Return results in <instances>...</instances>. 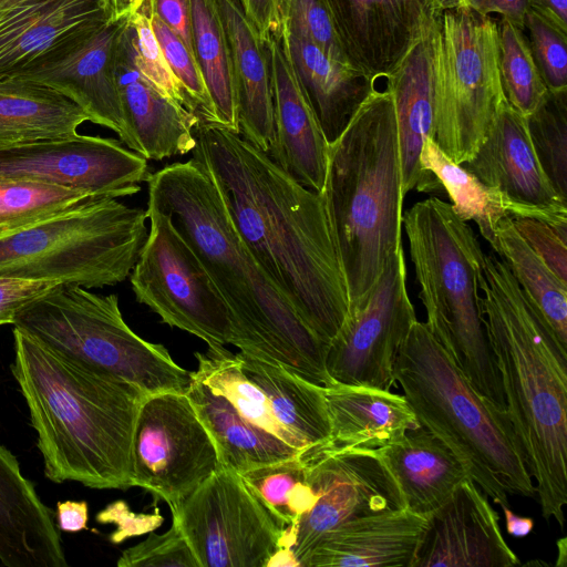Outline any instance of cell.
<instances>
[{"mask_svg":"<svg viewBox=\"0 0 567 567\" xmlns=\"http://www.w3.org/2000/svg\"><path fill=\"white\" fill-rule=\"evenodd\" d=\"M194 135L192 158L213 178L255 260L329 347L349 298L322 193L224 126L199 120Z\"/></svg>","mask_w":567,"mask_h":567,"instance_id":"6da1fadb","label":"cell"},{"mask_svg":"<svg viewBox=\"0 0 567 567\" xmlns=\"http://www.w3.org/2000/svg\"><path fill=\"white\" fill-rule=\"evenodd\" d=\"M147 189V208L169 216L225 299L235 346L316 385H333L326 369L328 344L257 264L209 174L194 158L176 162L151 173Z\"/></svg>","mask_w":567,"mask_h":567,"instance_id":"7a4b0ae2","label":"cell"},{"mask_svg":"<svg viewBox=\"0 0 567 567\" xmlns=\"http://www.w3.org/2000/svg\"><path fill=\"white\" fill-rule=\"evenodd\" d=\"M10 367L53 483L132 487V441L144 392L13 328Z\"/></svg>","mask_w":567,"mask_h":567,"instance_id":"3957f363","label":"cell"},{"mask_svg":"<svg viewBox=\"0 0 567 567\" xmlns=\"http://www.w3.org/2000/svg\"><path fill=\"white\" fill-rule=\"evenodd\" d=\"M480 291L505 409L536 482L542 515L563 528L567 503V349L494 250L485 255Z\"/></svg>","mask_w":567,"mask_h":567,"instance_id":"277c9868","label":"cell"},{"mask_svg":"<svg viewBox=\"0 0 567 567\" xmlns=\"http://www.w3.org/2000/svg\"><path fill=\"white\" fill-rule=\"evenodd\" d=\"M401 185L394 97L375 87L329 144L322 190L349 308L402 246Z\"/></svg>","mask_w":567,"mask_h":567,"instance_id":"5b68a950","label":"cell"},{"mask_svg":"<svg viewBox=\"0 0 567 567\" xmlns=\"http://www.w3.org/2000/svg\"><path fill=\"white\" fill-rule=\"evenodd\" d=\"M394 380L420 425L455 453L493 503L508 506V494L535 497L506 409L474 390L424 322L414 321L402 343Z\"/></svg>","mask_w":567,"mask_h":567,"instance_id":"8992f818","label":"cell"},{"mask_svg":"<svg viewBox=\"0 0 567 567\" xmlns=\"http://www.w3.org/2000/svg\"><path fill=\"white\" fill-rule=\"evenodd\" d=\"M402 225L426 312L425 326L474 390L505 409L480 306L485 254L473 228L437 197L415 203L402 215Z\"/></svg>","mask_w":567,"mask_h":567,"instance_id":"52a82bcc","label":"cell"},{"mask_svg":"<svg viewBox=\"0 0 567 567\" xmlns=\"http://www.w3.org/2000/svg\"><path fill=\"white\" fill-rule=\"evenodd\" d=\"M147 213L116 198L87 200L0 236V277L102 288L124 281L146 239Z\"/></svg>","mask_w":567,"mask_h":567,"instance_id":"ba28073f","label":"cell"},{"mask_svg":"<svg viewBox=\"0 0 567 567\" xmlns=\"http://www.w3.org/2000/svg\"><path fill=\"white\" fill-rule=\"evenodd\" d=\"M44 346L133 384L145 394L185 393L190 371L168 350L137 336L124 321L116 295L59 284L18 312L12 323Z\"/></svg>","mask_w":567,"mask_h":567,"instance_id":"9c48e42d","label":"cell"},{"mask_svg":"<svg viewBox=\"0 0 567 567\" xmlns=\"http://www.w3.org/2000/svg\"><path fill=\"white\" fill-rule=\"evenodd\" d=\"M433 76V141L462 165L486 140L507 102L497 21L467 7L443 10L434 37Z\"/></svg>","mask_w":567,"mask_h":567,"instance_id":"30bf717a","label":"cell"},{"mask_svg":"<svg viewBox=\"0 0 567 567\" xmlns=\"http://www.w3.org/2000/svg\"><path fill=\"white\" fill-rule=\"evenodd\" d=\"M146 213L148 233L130 274L136 300L208 346H235L233 315L207 269L168 215Z\"/></svg>","mask_w":567,"mask_h":567,"instance_id":"8fae6325","label":"cell"},{"mask_svg":"<svg viewBox=\"0 0 567 567\" xmlns=\"http://www.w3.org/2000/svg\"><path fill=\"white\" fill-rule=\"evenodd\" d=\"M171 512L200 567H266L285 530L241 475L225 466Z\"/></svg>","mask_w":567,"mask_h":567,"instance_id":"7c38bea8","label":"cell"},{"mask_svg":"<svg viewBox=\"0 0 567 567\" xmlns=\"http://www.w3.org/2000/svg\"><path fill=\"white\" fill-rule=\"evenodd\" d=\"M220 466L215 443L185 393L145 395L133 432L132 486L174 508Z\"/></svg>","mask_w":567,"mask_h":567,"instance_id":"4fadbf2b","label":"cell"},{"mask_svg":"<svg viewBox=\"0 0 567 567\" xmlns=\"http://www.w3.org/2000/svg\"><path fill=\"white\" fill-rule=\"evenodd\" d=\"M416 320L400 246L367 296L349 308L344 323L329 343V377L334 383L390 390L399 350Z\"/></svg>","mask_w":567,"mask_h":567,"instance_id":"5bb4252c","label":"cell"},{"mask_svg":"<svg viewBox=\"0 0 567 567\" xmlns=\"http://www.w3.org/2000/svg\"><path fill=\"white\" fill-rule=\"evenodd\" d=\"M317 495L313 507L295 526H286L279 547L300 564L327 532L358 517L405 508L401 491L377 450H327L299 453Z\"/></svg>","mask_w":567,"mask_h":567,"instance_id":"9a60e30c","label":"cell"},{"mask_svg":"<svg viewBox=\"0 0 567 567\" xmlns=\"http://www.w3.org/2000/svg\"><path fill=\"white\" fill-rule=\"evenodd\" d=\"M147 159L114 138L72 137L0 148V178H29L84 190L96 198L137 194Z\"/></svg>","mask_w":567,"mask_h":567,"instance_id":"2e32d148","label":"cell"},{"mask_svg":"<svg viewBox=\"0 0 567 567\" xmlns=\"http://www.w3.org/2000/svg\"><path fill=\"white\" fill-rule=\"evenodd\" d=\"M128 18L69 40L13 78L65 95L86 113L90 122L112 130L132 150L114 70L116 41Z\"/></svg>","mask_w":567,"mask_h":567,"instance_id":"e0dca14e","label":"cell"},{"mask_svg":"<svg viewBox=\"0 0 567 567\" xmlns=\"http://www.w3.org/2000/svg\"><path fill=\"white\" fill-rule=\"evenodd\" d=\"M351 68L388 78L439 20L436 0H324Z\"/></svg>","mask_w":567,"mask_h":567,"instance_id":"ac0fdd59","label":"cell"},{"mask_svg":"<svg viewBox=\"0 0 567 567\" xmlns=\"http://www.w3.org/2000/svg\"><path fill=\"white\" fill-rule=\"evenodd\" d=\"M520 565L505 542L499 515L471 480L430 514L412 567H512Z\"/></svg>","mask_w":567,"mask_h":567,"instance_id":"d6986e66","label":"cell"},{"mask_svg":"<svg viewBox=\"0 0 567 567\" xmlns=\"http://www.w3.org/2000/svg\"><path fill=\"white\" fill-rule=\"evenodd\" d=\"M264 41L270 68L275 125V140L267 154L297 182L322 193L329 144L280 32Z\"/></svg>","mask_w":567,"mask_h":567,"instance_id":"ffe728a7","label":"cell"},{"mask_svg":"<svg viewBox=\"0 0 567 567\" xmlns=\"http://www.w3.org/2000/svg\"><path fill=\"white\" fill-rule=\"evenodd\" d=\"M127 22L116 41L114 70L132 151L155 161L192 153L199 117L141 74L133 60Z\"/></svg>","mask_w":567,"mask_h":567,"instance_id":"44dd1931","label":"cell"},{"mask_svg":"<svg viewBox=\"0 0 567 567\" xmlns=\"http://www.w3.org/2000/svg\"><path fill=\"white\" fill-rule=\"evenodd\" d=\"M111 0H38L0 18V80L113 21Z\"/></svg>","mask_w":567,"mask_h":567,"instance_id":"7402d4cb","label":"cell"},{"mask_svg":"<svg viewBox=\"0 0 567 567\" xmlns=\"http://www.w3.org/2000/svg\"><path fill=\"white\" fill-rule=\"evenodd\" d=\"M429 517L405 507L342 523L317 540L301 567H412Z\"/></svg>","mask_w":567,"mask_h":567,"instance_id":"603a6c76","label":"cell"},{"mask_svg":"<svg viewBox=\"0 0 567 567\" xmlns=\"http://www.w3.org/2000/svg\"><path fill=\"white\" fill-rule=\"evenodd\" d=\"M0 563L6 567H68L55 511L39 497L18 458L0 444Z\"/></svg>","mask_w":567,"mask_h":567,"instance_id":"cb8c5ba5","label":"cell"},{"mask_svg":"<svg viewBox=\"0 0 567 567\" xmlns=\"http://www.w3.org/2000/svg\"><path fill=\"white\" fill-rule=\"evenodd\" d=\"M462 166L483 184L528 207L567 208L553 187L532 145L526 117L508 102L486 140Z\"/></svg>","mask_w":567,"mask_h":567,"instance_id":"d4e9b609","label":"cell"},{"mask_svg":"<svg viewBox=\"0 0 567 567\" xmlns=\"http://www.w3.org/2000/svg\"><path fill=\"white\" fill-rule=\"evenodd\" d=\"M437 22L385 78V86L391 90L395 104L404 197L414 188L431 192L442 187L435 176L423 169L420 161L424 142L434 137L433 50Z\"/></svg>","mask_w":567,"mask_h":567,"instance_id":"484cf974","label":"cell"},{"mask_svg":"<svg viewBox=\"0 0 567 567\" xmlns=\"http://www.w3.org/2000/svg\"><path fill=\"white\" fill-rule=\"evenodd\" d=\"M322 391L330 435L316 446L378 450L421 426L405 398L390 390L336 383Z\"/></svg>","mask_w":567,"mask_h":567,"instance_id":"4316f807","label":"cell"},{"mask_svg":"<svg viewBox=\"0 0 567 567\" xmlns=\"http://www.w3.org/2000/svg\"><path fill=\"white\" fill-rule=\"evenodd\" d=\"M215 1L230 50L240 134L267 153L275 140V125L265 41L237 0Z\"/></svg>","mask_w":567,"mask_h":567,"instance_id":"83f0119b","label":"cell"},{"mask_svg":"<svg viewBox=\"0 0 567 567\" xmlns=\"http://www.w3.org/2000/svg\"><path fill=\"white\" fill-rule=\"evenodd\" d=\"M280 34L328 144L342 133L375 82L333 60L316 43L282 25Z\"/></svg>","mask_w":567,"mask_h":567,"instance_id":"f1b7e54d","label":"cell"},{"mask_svg":"<svg viewBox=\"0 0 567 567\" xmlns=\"http://www.w3.org/2000/svg\"><path fill=\"white\" fill-rule=\"evenodd\" d=\"M377 452L394 477L405 507L417 514L430 515L471 478L455 453L422 426Z\"/></svg>","mask_w":567,"mask_h":567,"instance_id":"f546056e","label":"cell"},{"mask_svg":"<svg viewBox=\"0 0 567 567\" xmlns=\"http://www.w3.org/2000/svg\"><path fill=\"white\" fill-rule=\"evenodd\" d=\"M85 121L86 113L55 90L20 78L0 80V148L72 137Z\"/></svg>","mask_w":567,"mask_h":567,"instance_id":"4dcf8cb0","label":"cell"},{"mask_svg":"<svg viewBox=\"0 0 567 567\" xmlns=\"http://www.w3.org/2000/svg\"><path fill=\"white\" fill-rule=\"evenodd\" d=\"M185 394L213 439L221 466L240 474L301 452L250 424L226 398L213 392L192 372Z\"/></svg>","mask_w":567,"mask_h":567,"instance_id":"1f68e13d","label":"cell"},{"mask_svg":"<svg viewBox=\"0 0 567 567\" xmlns=\"http://www.w3.org/2000/svg\"><path fill=\"white\" fill-rule=\"evenodd\" d=\"M235 357L244 374L266 395L277 422L303 449L329 439L330 422L322 386L244 351Z\"/></svg>","mask_w":567,"mask_h":567,"instance_id":"d6a6232c","label":"cell"},{"mask_svg":"<svg viewBox=\"0 0 567 567\" xmlns=\"http://www.w3.org/2000/svg\"><path fill=\"white\" fill-rule=\"evenodd\" d=\"M420 161L423 169L435 176L445 189L457 217L466 223L474 221L494 251L502 219L529 215L530 207L517 204L497 188L483 184L449 158L432 138L424 142Z\"/></svg>","mask_w":567,"mask_h":567,"instance_id":"836d02e7","label":"cell"},{"mask_svg":"<svg viewBox=\"0 0 567 567\" xmlns=\"http://www.w3.org/2000/svg\"><path fill=\"white\" fill-rule=\"evenodd\" d=\"M192 48L214 112V124L240 134L231 56L215 0H190Z\"/></svg>","mask_w":567,"mask_h":567,"instance_id":"e575fe53","label":"cell"},{"mask_svg":"<svg viewBox=\"0 0 567 567\" xmlns=\"http://www.w3.org/2000/svg\"><path fill=\"white\" fill-rule=\"evenodd\" d=\"M495 252L507 264L519 287L567 349V284L528 246L505 217L496 231Z\"/></svg>","mask_w":567,"mask_h":567,"instance_id":"d590c367","label":"cell"},{"mask_svg":"<svg viewBox=\"0 0 567 567\" xmlns=\"http://www.w3.org/2000/svg\"><path fill=\"white\" fill-rule=\"evenodd\" d=\"M198 367L192 375L213 392L226 398L250 424L275 435L286 444L303 451L301 444L274 416L264 392L243 372L235 353L221 344L208 346L206 352H195Z\"/></svg>","mask_w":567,"mask_h":567,"instance_id":"8d00e7d4","label":"cell"},{"mask_svg":"<svg viewBox=\"0 0 567 567\" xmlns=\"http://www.w3.org/2000/svg\"><path fill=\"white\" fill-rule=\"evenodd\" d=\"M264 506L286 527L295 526L316 504L300 455L260 465L240 473Z\"/></svg>","mask_w":567,"mask_h":567,"instance_id":"74e56055","label":"cell"},{"mask_svg":"<svg viewBox=\"0 0 567 567\" xmlns=\"http://www.w3.org/2000/svg\"><path fill=\"white\" fill-rule=\"evenodd\" d=\"M95 198L84 190L54 183L0 178V236Z\"/></svg>","mask_w":567,"mask_h":567,"instance_id":"f35d334b","label":"cell"},{"mask_svg":"<svg viewBox=\"0 0 567 567\" xmlns=\"http://www.w3.org/2000/svg\"><path fill=\"white\" fill-rule=\"evenodd\" d=\"M499 73L507 102L525 117L543 102L548 89L538 71L525 31L499 19Z\"/></svg>","mask_w":567,"mask_h":567,"instance_id":"ab89813d","label":"cell"},{"mask_svg":"<svg viewBox=\"0 0 567 567\" xmlns=\"http://www.w3.org/2000/svg\"><path fill=\"white\" fill-rule=\"evenodd\" d=\"M528 135L539 164L555 190L567 199V91L546 94L526 116Z\"/></svg>","mask_w":567,"mask_h":567,"instance_id":"60d3db41","label":"cell"},{"mask_svg":"<svg viewBox=\"0 0 567 567\" xmlns=\"http://www.w3.org/2000/svg\"><path fill=\"white\" fill-rule=\"evenodd\" d=\"M151 16V0H145L128 18L126 29L134 63L141 74L157 90L195 113L183 86L171 71L164 58L152 28Z\"/></svg>","mask_w":567,"mask_h":567,"instance_id":"b9f144b4","label":"cell"},{"mask_svg":"<svg viewBox=\"0 0 567 567\" xmlns=\"http://www.w3.org/2000/svg\"><path fill=\"white\" fill-rule=\"evenodd\" d=\"M151 22L164 58L171 71L183 86L196 115L200 121L214 123V112L209 94L193 51L153 12Z\"/></svg>","mask_w":567,"mask_h":567,"instance_id":"7bdbcfd3","label":"cell"},{"mask_svg":"<svg viewBox=\"0 0 567 567\" xmlns=\"http://www.w3.org/2000/svg\"><path fill=\"white\" fill-rule=\"evenodd\" d=\"M525 33L548 91H567V32L529 9L525 18Z\"/></svg>","mask_w":567,"mask_h":567,"instance_id":"ee69618b","label":"cell"},{"mask_svg":"<svg viewBox=\"0 0 567 567\" xmlns=\"http://www.w3.org/2000/svg\"><path fill=\"white\" fill-rule=\"evenodd\" d=\"M118 567H200L175 520L164 534L148 533L145 540L125 549Z\"/></svg>","mask_w":567,"mask_h":567,"instance_id":"f6af8a7d","label":"cell"},{"mask_svg":"<svg viewBox=\"0 0 567 567\" xmlns=\"http://www.w3.org/2000/svg\"><path fill=\"white\" fill-rule=\"evenodd\" d=\"M282 25L316 43L333 60L350 66L324 0H282Z\"/></svg>","mask_w":567,"mask_h":567,"instance_id":"bcb514c9","label":"cell"},{"mask_svg":"<svg viewBox=\"0 0 567 567\" xmlns=\"http://www.w3.org/2000/svg\"><path fill=\"white\" fill-rule=\"evenodd\" d=\"M511 219L528 246L561 281L567 284V229L556 228L534 218L511 217Z\"/></svg>","mask_w":567,"mask_h":567,"instance_id":"7dc6e473","label":"cell"},{"mask_svg":"<svg viewBox=\"0 0 567 567\" xmlns=\"http://www.w3.org/2000/svg\"><path fill=\"white\" fill-rule=\"evenodd\" d=\"M95 519L100 524H113L116 529L110 535V542L114 545L122 544L131 537L141 536L157 529L164 518L158 508L151 514L135 513L128 504L118 499L106 505L100 511Z\"/></svg>","mask_w":567,"mask_h":567,"instance_id":"c3c4849f","label":"cell"},{"mask_svg":"<svg viewBox=\"0 0 567 567\" xmlns=\"http://www.w3.org/2000/svg\"><path fill=\"white\" fill-rule=\"evenodd\" d=\"M60 282L0 277V326L13 323L20 310Z\"/></svg>","mask_w":567,"mask_h":567,"instance_id":"681fc988","label":"cell"},{"mask_svg":"<svg viewBox=\"0 0 567 567\" xmlns=\"http://www.w3.org/2000/svg\"><path fill=\"white\" fill-rule=\"evenodd\" d=\"M152 12L193 51L190 0H151Z\"/></svg>","mask_w":567,"mask_h":567,"instance_id":"f907efd6","label":"cell"},{"mask_svg":"<svg viewBox=\"0 0 567 567\" xmlns=\"http://www.w3.org/2000/svg\"><path fill=\"white\" fill-rule=\"evenodd\" d=\"M245 14L255 24L262 40L280 32L282 0H237Z\"/></svg>","mask_w":567,"mask_h":567,"instance_id":"816d5d0a","label":"cell"},{"mask_svg":"<svg viewBox=\"0 0 567 567\" xmlns=\"http://www.w3.org/2000/svg\"><path fill=\"white\" fill-rule=\"evenodd\" d=\"M467 7L481 17L497 13L525 31V18L529 10V0H464Z\"/></svg>","mask_w":567,"mask_h":567,"instance_id":"f5cc1de1","label":"cell"},{"mask_svg":"<svg viewBox=\"0 0 567 567\" xmlns=\"http://www.w3.org/2000/svg\"><path fill=\"white\" fill-rule=\"evenodd\" d=\"M89 505L85 501L58 502L55 511L56 527L65 533H79L87 529Z\"/></svg>","mask_w":567,"mask_h":567,"instance_id":"db71d44e","label":"cell"},{"mask_svg":"<svg viewBox=\"0 0 567 567\" xmlns=\"http://www.w3.org/2000/svg\"><path fill=\"white\" fill-rule=\"evenodd\" d=\"M529 9L567 32V0H529Z\"/></svg>","mask_w":567,"mask_h":567,"instance_id":"11a10c76","label":"cell"},{"mask_svg":"<svg viewBox=\"0 0 567 567\" xmlns=\"http://www.w3.org/2000/svg\"><path fill=\"white\" fill-rule=\"evenodd\" d=\"M505 515L506 532L513 537H525L534 529V519L522 517L511 511L508 506H501Z\"/></svg>","mask_w":567,"mask_h":567,"instance_id":"9f6ffc18","label":"cell"},{"mask_svg":"<svg viewBox=\"0 0 567 567\" xmlns=\"http://www.w3.org/2000/svg\"><path fill=\"white\" fill-rule=\"evenodd\" d=\"M145 0H111L113 19L118 20L131 17Z\"/></svg>","mask_w":567,"mask_h":567,"instance_id":"6f0895ef","label":"cell"},{"mask_svg":"<svg viewBox=\"0 0 567 567\" xmlns=\"http://www.w3.org/2000/svg\"><path fill=\"white\" fill-rule=\"evenodd\" d=\"M272 566H298L299 561L295 557L292 550L287 547H279L268 559L266 567Z\"/></svg>","mask_w":567,"mask_h":567,"instance_id":"680465c9","label":"cell"},{"mask_svg":"<svg viewBox=\"0 0 567 567\" xmlns=\"http://www.w3.org/2000/svg\"><path fill=\"white\" fill-rule=\"evenodd\" d=\"M557 561L555 564L556 567H566L567 566V538L564 536L557 540Z\"/></svg>","mask_w":567,"mask_h":567,"instance_id":"91938a15","label":"cell"},{"mask_svg":"<svg viewBox=\"0 0 567 567\" xmlns=\"http://www.w3.org/2000/svg\"><path fill=\"white\" fill-rule=\"evenodd\" d=\"M38 0H0V18L9 11Z\"/></svg>","mask_w":567,"mask_h":567,"instance_id":"94428289","label":"cell"}]
</instances>
